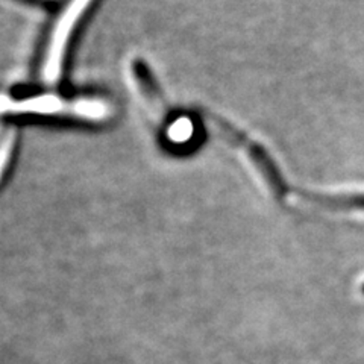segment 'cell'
<instances>
[{
    "mask_svg": "<svg viewBox=\"0 0 364 364\" xmlns=\"http://www.w3.org/2000/svg\"><path fill=\"white\" fill-rule=\"evenodd\" d=\"M91 2L93 0H72L64 9V14L61 16L58 25H56L52 32V40L44 60L43 76L48 82L58 81L67 44L68 40H70V33L77 25V21L81 20L84 11H87V8L91 5Z\"/></svg>",
    "mask_w": 364,
    "mask_h": 364,
    "instance_id": "1",
    "label": "cell"
},
{
    "mask_svg": "<svg viewBox=\"0 0 364 364\" xmlns=\"http://www.w3.org/2000/svg\"><path fill=\"white\" fill-rule=\"evenodd\" d=\"M302 198L313 203L322 205V207L329 210L364 211V193H352V195H321V193L302 191Z\"/></svg>",
    "mask_w": 364,
    "mask_h": 364,
    "instance_id": "2",
    "label": "cell"
},
{
    "mask_svg": "<svg viewBox=\"0 0 364 364\" xmlns=\"http://www.w3.org/2000/svg\"><path fill=\"white\" fill-rule=\"evenodd\" d=\"M11 152H13V140H11V136H9V139H6L5 143L0 146V176H2V173L5 172L6 164L9 163Z\"/></svg>",
    "mask_w": 364,
    "mask_h": 364,
    "instance_id": "3",
    "label": "cell"
}]
</instances>
